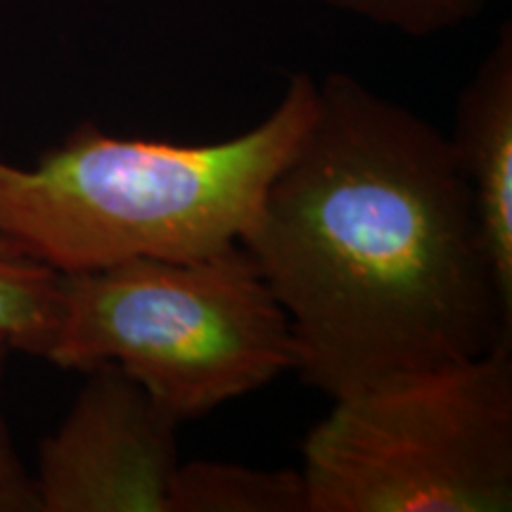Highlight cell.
Returning <instances> with one entry per match:
<instances>
[{
    "label": "cell",
    "mask_w": 512,
    "mask_h": 512,
    "mask_svg": "<svg viewBox=\"0 0 512 512\" xmlns=\"http://www.w3.org/2000/svg\"><path fill=\"white\" fill-rule=\"evenodd\" d=\"M328 399L512 339L451 140L351 74L316 112L240 238Z\"/></svg>",
    "instance_id": "1"
},
{
    "label": "cell",
    "mask_w": 512,
    "mask_h": 512,
    "mask_svg": "<svg viewBox=\"0 0 512 512\" xmlns=\"http://www.w3.org/2000/svg\"><path fill=\"white\" fill-rule=\"evenodd\" d=\"M297 72L240 136L183 145L121 138L83 121L34 166L0 157V233L57 273L131 259H197L238 245L316 112Z\"/></svg>",
    "instance_id": "2"
},
{
    "label": "cell",
    "mask_w": 512,
    "mask_h": 512,
    "mask_svg": "<svg viewBox=\"0 0 512 512\" xmlns=\"http://www.w3.org/2000/svg\"><path fill=\"white\" fill-rule=\"evenodd\" d=\"M43 361L119 368L185 422L294 370L297 351L290 320L238 242L197 259L62 273Z\"/></svg>",
    "instance_id": "3"
},
{
    "label": "cell",
    "mask_w": 512,
    "mask_h": 512,
    "mask_svg": "<svg viewBox=\"0 0 512 512\" xmlns=\"http://www.w3.org/2000/svg\"><path fill=\"white\" fill-rule=\"evenodd\" d=\"M302 456L306 512L512 510V339L332 399Z\"/></svg>",
    "instance_id": "4"
},
{
    "label": "cell",
    "mask_w": 512,
    "mask_h": 512,
    "mask_svg": "<svg viewBox=\"0 0 512 512\" xmlns=\"http://www.w3.org/2000/svg\"><path fill=\"white\" fill-rule=\"evenodd\" d=\"M86 375L38 448V512H169L183 422L119 368Z\"/></svg>",
    "instance_id": "5"
},
{
    "label": "cell",
    "mask_w": 512,
    "mask_h": 512,
    "mask_svg": "<svg viewBox=\"0 0 512 512\" xmlns=\"http://www.w3.org/2000/svg\"><path fill=\"white\" fill-rule=\"evenodd\" d=\"M498 287L512 302V29L505 24L456 105L448 136Z\"/></svg>",
    "instance_id": "6"
},
{
    "label": "cell",
    "mask_w": 512,
    "mask_h": 512,
    "mask_svg": "<svg viewBox=\"0 0 512 512\" xmlns=\"http://www.w3.org/2000/svg\"><path fill=\"white\" fill-rule=\"evenodd\" d=\"M169 512H306L302 470L190 460L178 467Z\"/></svg>",
    "instance_id": "7"
},
{
    "label": "cell",
    "mask_w": 512,
    "mask_h": 512,
    "mask_svg": "<svg viewBox=\"0 0 512 512\" xmlns=\"http://www.w3.org/2000/svg\"><path fill=\"white\" fill-rule=\"evenodd\" d=\"M62 273L0 233V339L43 358L60 316Z\"/></svg>",
    "instance_id": "8"
},
{
    "label": "cell",
    "mask_w": 512,
    "mask_h": 512,
    "mask_svg": "<svg viewBox=\"0 0 512 512\" xmlns=\"http://www.w3.org/2000/svg\"><path fill=\"white\" fill-rule=\"evenodd\" d=\"M399 34L427 38L458 29L482 15L491 0H320Z\"/></svg>",
    "instance_id": "9"
},
{
    "label": "cell",
    "mask_w": 512,
    "mask_h": 512,
    "mask_svg": "<svg viewBox=\"0 0 512 512\" xmlns=\"http://www.w3.org/2000/svg\"><path fill=\"white\" fill-rule=\"evenodd\" d=\"M15 351L0 339V512H38L34 472L19 458L3 408V384Z\"/></svg>",
    "instance_id": "10"
}]
</instances>
